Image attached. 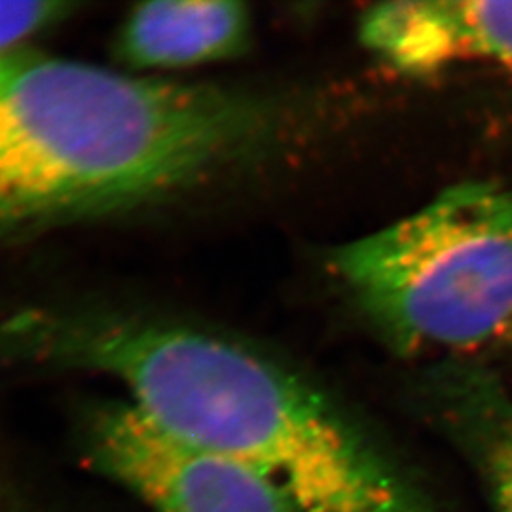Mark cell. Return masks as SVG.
I'll return each instance as SVG.
<instances>
[{"label":"cell","mask_w":512,"mask_h":512,"mask_svg":"<svg viewBox=\"0 0 512 512\" xmlns=\"http://www.w3.org/2000/svg\"><path fill=\"white\" fill-rule=\"evenodd\" d=\"M281 126L255 93L0 54V234L169 198L266 152Z\"/></svg>","instance_id":"cell-1"},{"label":"cell","mask_w":512,"mask_h":512,"mask_svg":"<svg viewBox=\"0 0 512 512\" xmlns=\"http://www.w3.org/2000/svg\"><path fill=\"white\" fill-rule=\"evenodd\" d=\"M65 357L118 380L129 403L165 431L255 469L294 512H442L323 391L236 342L86 315L69 330Z\"/></svg>","instance_id":"cell-2"},{"label":"cell","mask_w":512,"mask_h":512,"mask_svg":"<svg viewBox=\"0 0 512 512\" xmlns=\"http://www.w3.org/2000/svg\"><path fill=\"white\" fill-rule=\"evenodd\" d=\"M330 266L401 355L511 353L512 186H448L414 215L334 249Z\"/></svg>","instance_id":"cell-3"},{"label":"cell","mask_w":512,"mask_h":512,"mask_svg":"<svg viewBox=\"0 0 512 512\" xmlns=\"http://www.w3.org/2000/svg\"><path fill=\"white\" fill-rule=\"evenodd\" d=\"M93 467L154 512H294L249 465L181 439L131 403L93 412L86 427Z\"/></svg>","instance_id":"cell-4"},{"label":"cell","mask_w":512,"mask_h":512,"mask_svg":"<svg viewBox=\"0 0 512 512\" xmlns=\"http://www.w3.org/2000/svg\"><path fill=\"white\" fill-rule=\"evenodd\" d=\"M366 48L395 71L440 73L478 61L512 76V0H403L359 21Z\"/></svg>","instance_id":"cell-5"},{"label":"cell","mask_w":512,"mask_h":512,"mask_svg":"<svg viewBox=\"0 0 512 512\" xmlns=\"http://www.w3.org/2000/svg\"><path fill=\"white\" fill-rule=\"evenodd\" d=\"M427 421L471 467L494 512H512V389L482 359H437L416 385Z\"/></svg>","instance_id":"cell-6"},{"label":"cell","mask_w":512,"mask_h":512,"mask_svg":"<svg viewBox=\"0 0 512 512\" xmlns=\"http://www.w3.org/2000/svg\"><path fill=\"white\" fill-rule=\"evenodd\" d=\"M249 35L251 16L241 2H148L120 27L116 55L135 71H179L236 57Z\"/></svg>","instance_id":"cell-7"},{"label":"cell","mask_w":512,"mask_h":512,"mask_svg":"<svg viewBox=\"0 0 512 512\" xmlns=\"http://www.w3.org/2000/svg\"><path fill=\"white\" fill-rule=\"evenodd\" d=\"M67 2H0V54L18 50L25 38L67 18Z\"/></svg>","instance_id":"cell-8"}]
</instances>
